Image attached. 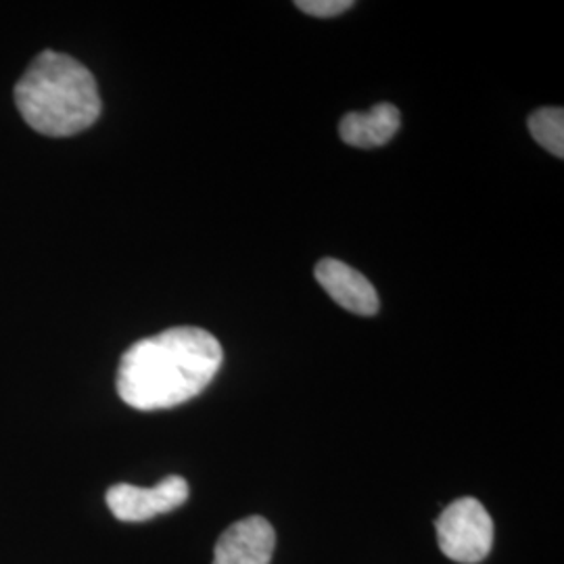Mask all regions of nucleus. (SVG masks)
<instances>
[{
	"mask_svg": "<svg viewBox=\"0 0 564 564\" xmlns=\"http://www.w3.org/2000/svg\"><path fill=\"white\" fill-rule=\"evenodd\" d=\"M220 341L197 326L167 328L128 347L118 393L134 410H167L197 398L223 368Z\"/></svg>",
	"mask_w": 564,
	"mask_h": 564,
	"instance_id": "f257e3e1",
	"label": "nucleus"
},
{
	"mask_svg": "<svg viewBox=\"0 0 564 564\" xmlns=\"http://www.w3.org/2000/svg\"><path fill=\"white\" fill-rule=\"evenodd\" d=\"M15 102L28 126L46 137H74L101 116L95 76L80 61L42 51L15 86Z\"/></svg>",
	"mask_w": 564,
	"mask_h": 564,
	"instance_id": "f03ea898",
	"label": "nucleus"
},
{
	"mask_svg": "<svg viewBox=\"0 0 564 564\" xmlns=\"http://www.w3.org/2000/svg\"><path fill=\"white\" fill-rule=\"evenodd\" d=\"M437 542L454 563L485 561L494 545V521L477 498H460L445 508L435 521Z\"/></svg>",
	"mask_w": 564,
	"mask_h": 564,
	"instance_id": "7ed1b4c3",
	"label": "nucleus"
},
{
	"mask_svg": "<svg viewBox=\"0 0 564 564\" xmlns=\"http://www.w3.org/2000/svg\"><path fill=\"white\" fill-rule=\"evenodd\" d=\"M105 500L118 521L142 523L184 505L188 500V484L178 475L165 477L155 487L118 484L109 487Z\"/></svg>",
	"mask_w": 564,
	"mask_h": 564,
	"instance_id": "20e7f679",
	"label": "nucleus"
},
{
	"mask_svg": "<svg viewBox=\"0 0 564 564\" xmlns=\"http://www.w3.org/2000/svg\"><path fill=\"white\" fill-rule=\"evenodd\" d=\"M276 545L274 527L263 517L230 524L214 550V564H270Z\"/></svg>",
	"mask_w": 564,
	"mask_h": 564,
	"instance_id": "39448f33",
	"label": "nucleus"
},
{
	"mask_svg": "<svg viewBox=\"0 0 564 564\" xmlns=\"http://www.w3.org/2000/svg\"><path fill=\"white\" fill-rule=\"evenodd\" d=\"M316 281L347 312L358 316H375L379 312V295L372 282L347 263L326 258L316 265Z\"/></svg>",
	"mask_w": 564,
	"mask_h": 564,
	"instance_id": "423d86ee",
	"label": "nucleus"
},
{
	"mask_svg": "<svg viewBox=\"0 0 564 564\" xmlns=\"http://www.w3.org/2000/svg\"><path fill=\"white\" fill-rule=\"evenodd\" d=\"M400 111L391 102L375 105L368 113H347L339 123L343 142L358 149L383 147L400 130Z\"/></svg>",
	"mask_w": 564,
	"mask_h": 564,
	"instance_id": "0eeeda50",
	"label": "nucleus"
},
{
	"mask_svg": "<svg viewBox=\"0 0 564 564\" xmlns=\"http://www.w3.org/2000/svg\"><path fill=\"white\" fill-rule=\"evenodd\" d=\"M529 132L556 158H564V111L561 107H544L529 116Z\"/></svg>",
	"mask_w": 564,
	"mask_h": 564,
	"instance_id": "6e6552de",
	"label": "nucleus"
},
{
	"mask_svg": "<svg viewBox=\"0 0 564 564\" xmlns=\"http://www.w3.org/2000/svg\"><path fill=\"white\" fill-rule=\"evenodd\" d=\"M297 9L314 18H335L341 15L347 9L354 7L351 0H300L295 2Z\"/></svg>",
	"mask_w": 564,
	"mask_h": 564,
	"instance_id": "1a4fd4ad",
	"label": "nucleus"
}]
</instances>
